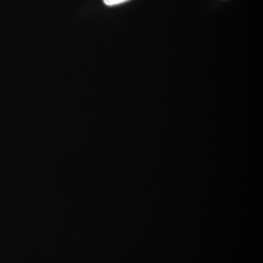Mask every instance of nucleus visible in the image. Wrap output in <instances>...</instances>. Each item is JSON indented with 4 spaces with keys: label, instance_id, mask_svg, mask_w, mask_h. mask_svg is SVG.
Wrapping results in <instances>:
<instances>
[{
    "label": "nucleus",
    "instance_id": "obj_1",
    "mask_svg": "<svg viewBox=\"0 0 263 263\" xmlns=\"http://www.w3.org/2000/svg\"><path fill=\"white\" fill-rule=\"evenodd\" d=\"M127 1H129V0H103L104 3L106 5H108V6H114V5L122 4V3Z\"/></svg>",
    "mask_w": 263,
    "mask_h": 263
}]
</instances>
